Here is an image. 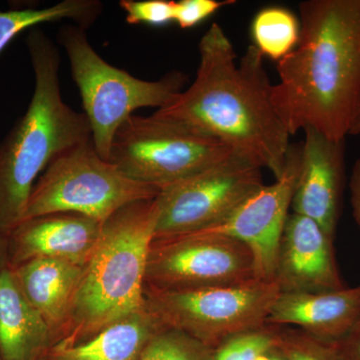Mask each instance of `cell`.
I'll return each mask as SVG.
<instances>
[{"mask_svg":"<svg viewBox=\"0 0 360 360\" xmlns=\"http://www.w3.org/2000/svg\"><path fill=\"white\" fill-rule=\"evenodd\" d=\"M158 203H130L105 220L58 345L89 340L110 324L146 307V266L155 238ZM54 345V347H56Z\"/></svg>","mask_w":360,"mask_h":360,"instance_id":"277c9868","label":"cell"},{"mask_svg":"<svg viewBox=\"0 0 360 360\" xmlns=\"http://www.w3.org/2000/svg\"><path fill=\"white\" fill-rule=\"evenodd\" d=\"M101 222L75 213H51L22 220L8 234V266L33 258H58L85 266L101 238Z\"/></svg>","mask_w":360,"mask_h":360,"instance_id":"5bb4252c","label":"cell"},{"mask_svg":"<svg viewBox=\"0 0 360 360\" xmlns=\"http://www.w3.org/2000/svg\"><path fill=\"white\" fill-rule=\"evenodd\" d=\"M8 266V238L0 231V274Z\"/></svg>","mask_w":360,"mask_h":360,"instance_id":"83f0119b","label":"cell"},{"mask_svg":"<svg viewBox=\"0 0 360 360\" xmlns=\"http://www.w3.org/2000/svg\"><path fill=\"white\" fill-rule=\"evenodd\" d=\"M276 347L286 360H342L331 343L291 326H277Z\"/></svg>","mask_w":360,"mask_h":360,"instance_id":"603a6c76","label":"cell"},{"mask_svg":"<svg viewBox=\"0 0 360 360\" xmlns=\"http://www.w3.org/2000/svg\"><path fill=\"white\" fill-rule=\"evenodd\" d=\"M234 0H180L175 1L174 22L182 30H188L203 22L224 6H231Z\"/></svg>","mask_w":360,"mask_h":360,"instance_id":"d4e9b609","label":"cell"},{"mask_svg":"<svg viewBox=\"0 0 360 360\" xmlns=\"http://www.w3.org/2000/svg\"><path fill=\"white\" fill-rule=\"evenodd\" d=\"M214 350L182 331L162 326L148 341L141 360H213Z\"/></svg>","mask_w":360,"mask_h":360,"instance_id":"44dd1931","label":"cell"},{"mask_svg":"<svg viewBox=\"0 0 360 360\" xmlns=\"http://www.w3.org/2000/svg\"><path fill=\"white\" fill-rule=\"evenodd\" d=\"M39 360H47L46 359H45V357H42V359H40Z\"/></svg>","mask_w":360,"mask_h":360,"instance_id":"4dcf8cb0","label":"cell"},{"mask_svg":"<svg viewBox=\"0 0 360 360\" xmlns=\"http://www.w3.org/2000/svg\"><path fill=\"white\" fill-rule=\"evenodd\" d=\"M257 360H286L283 354L279 352L278 348L274 347L269 349V352H264V354L260 355Z\"/></svg>","mask_w":360,"mask_h":360,"instance_id":"f1b7e54d","label":"cell"},{"mask_svg":"<svg viewBox=\"0 0 360 360\" xmlns=\"http://www.w3.org/2000/svg\"><path fill=\"white\" fill-rule=\"evenodd\" d=\"M304 132L302 168L291 208L314 220L335 239L345 186V139L331 141L309 127Z\"/></svg>","mask_w":360,"mask_h":360,"instance_id":"4fadbf2b","label":"cell"},{"mask_svg":"<svg viewBox=\"0 0 360 360\" xmlns=\"http://www.w3.org/2000/svg\"><path fill=\"white\" fill-rule=\"evenodd\" d=\"M160 193L104 160L90 141L51 161L33 186L23 220L63 212L103 224L124 206L155 200Z\"/></svg>","mask_w":360,"mask_h":360,"instance_id":"8992f818","label":"cell"},{"mask_svg":"<svg viewBox=\"0 0 360 360\" xmlns=\"http://www.w3.org/2000/svg\"><path fill=\"white\" fill-rule=\"evenodd\" d=\"M359 317L360 284L321 292H281L266 323L291 326L316 340L333 343L347 335Z\"/></svg>","mask_w":360,"mask_h":360,"instance_id":"9a60e30c","label":"cell"},{"mask_svg":"<svg viewBox=\"0 0 360 360\" xmlns=\"http://www.w3.org/2000/svg\"><path fill=\"white\" fill-rule=\"evenodd\" d=\"M277 326L262 328L232 336L214 350L213 360H257L276 347Z\"/></svg>","mask_w":360,"mask_h":360,"instance_id":"7402d4cb","label":"cell"},{"mask_svg":"<svg viewBox=\"0 0 360 360\" xmlns=\"http://www.w3.org/2000/svg\"><path fill=\"white\" fill-rule=\"evenodd\" d=\"M302 144H290L283 174L205 232L238 239L252 252L260 281H274L277 255L302 168Z\"/></svg>","mask_w":360,"mask_h":360,"instance_id":"8fae6325","label":"cell"},{"mask_svg":"<svg viewBox=\"0 0 360 360\" xmlns=\"http://www.w3.org/2000/svg\"><path fill=\"white\" fill-rule=\"evenodd\" d=\"M11 269L28 302L51 329L54 347L65 335L84 267L58 258L39 257Z\"/></svg>","mask_w":360,"mask_h":360,"instance_id":"2e32d148","label":"cell"},{"mask_svg":"<svg viewBox=\"0 0 360 360\" xmlns=\"http://www.w3.org/2000/svg\"><path fill=\"white\" fill-rule=\"evenodd\" d=\"M274 283L281 293L345 288L336 264L333 238L314 220L295 212L288 215L279 245Z\"/></svg>","mask_w":360,"mask_h":360,"instance_id":"7c38bea8","label":"cell"},{"mask_svg":"<svg viewBox=\"0 0 360 360\" xmlns=\"http://www.w3.org/2000/svg\"><path fill=\"white\" fill-rule=\"evenodd\" d=\"M198 52L193 84L153 115L210 135L278 179L290 135L272 104L264 56L251 44L238 63L233 44L217 22L201 37Z\"/></svg>","mask_w":360,"mask_h":360,"instance_id":"6da1fadb","label":"cell"},{"mask_svg":"<svg viewBox=\"0 0 360 360\" xmlns=\"http://www.w3.org/2000/svg\"><path fill=\"white\" fill-rule=\"evenodd\" d=\"M53 345L51 329L7 266L0 274V359L39 360Z\"/></svg>","mask_w":360,"mask_h":360,"instance_id":"e0dca14e","label":"cell"},{"mask_svg":"<svg viewBox=\"0 0 360 360\" xmlns=\"http://www.w3.org/2000/svg\"><path fill=\"white\" fill-rule=\"evenodd\" d=\"M26 44L34 91L25 115L0 141V231L7 236L22 221L33 186L51 161L92 141L86 116L61 96L58 46L37 27Z\"/></svg>","mask_w":360,"mask_h":360,"instance_id":"3957f363","label":"cell"},{"mask_svg":"<svg viewBox=\"0 0 360 360\" xmlns=\"http://www.w3.org/2000/svg\"><path fill=\"white\" fill-rule=\"evenodd\" d=\"M350 203L352 215L360 229V158L355 161L349 179Z\"/></svg>","mask_w":360,"mask_h":360,"instance_id":"4316f807","label":"cell"},{"mask_svg":"<svg viewBox=\"0 0 360 360\" xmlns=\"http://www.w3.org/2000/svg\"><path fill=\"white\" fill-rule=\"evenodd\" d=\"M0 360H1V359H0Z\"/></svg>","mask_w":360,"mask_h":360,"instance_id":"1f68e13d","label":"cell"},{"mask_svg":"<svg viewBox=\"0 0 360 360\" xmlns=\"http://www.w3.org/2000/svg\"><path fill=\"white\" fill-rule=\"evenodd\" d=\"M262 170L234 155L161 189L156 198L153 239L205 231L222 224L264 186Z\"/></svg>","mask_w":360,"mask_h":360,"instance_id":"9c48e42d","label":"cell"},{"mask_svg":"<svg viewBox=\"0 0 360 360\" xmlns=\"http://www.w3.org/2000/svg\"><path fill=\"white\" fill-rule=\"evenodd\" d=\"M251 35L253 45L262 56L278 63L300 42V20L284 7H265L255 14L251 23Z\"/></svg>","mask_w":360,"mask_h":360,"instance_id":"ffe728a7","label":"cell"},{"mask_svg":"<svg viewBox=\"0 0 360 360\" xmlns=\"http://www.w3.org/2000/svg\"><path fill=\"white\" fill-rule=\"evenodd\" d=\"M281 290L274 281L195 290L144 288L146 309L163 328L217 349L225 340L266 323Z\"/></svg>","mask_w":360,"mask_h":360,"instance_id":"ba28073f","label":"cell"},{"mask_svg":"<svg viewBox=\"0 0 360 360\" xmlns=\"http://www.w3.org/2000/svg\"><path fill=\"white\" fill-rule=\"evenodd\" d=\"M234 155L186 125L155 115H131L116 131L108 161L129 179L161 191Z\"/></svg>","mask_w":360,"mask_h":360,"instance_id":"52a82bcc","label":"cell"},{"mask_svg":"<svg viewBox=\"0 0 360 360\" xmlns=\"http://www.w3.org/2000/svg\"><path fill=\"white\" fill-rule=\"evenodd\" d=\"M300 22L297 46L277 63L272 104L290 135L309 127L343 141L360 106V0L302 1Z\"/></svg>","mask_w":360,"mask_h":360,"instance_id":"7a4b0ae2","label":"cell"},{"mask_svg":"<svg viewBox=\"0 0 360 360\" xmlns=\"http://www.w3.org/2000/svg\"><path fill=\"white\" fill-rule=\"evenodd\" d=\"M342 360H360V317L347 335L331 343Z\"/></svg>","mask_w":360,"mask_h":360,"instance_id":"484cf974","label":"cell"},{"mask_svg":"<svg viewBox=\"0 0 360 360\" xmlns=\"http://www.w3.org/2000/svg\"><path fill=\"white\" fill-rule=\"evenodd\" d=\"M118 4L129 25L165 26L174 22L172 0H120Z\"/></svg>","mask_w":360,"mask_h":360,"instance_id":"cb8c5ba5","label":"cell"},{"mask_svg":"<svg viewBox=\"0 0 360 360\" xmlns=\"http://www.w3.org/2000/svg\"><path fill=\"white\" fill-rule=\"evenodd\" d=\"M360 134V106L359 110L357 111V115L355 116L354 124H352V129H350L349 135Z\"/></svg>","mask_w":360,"mask_h":360,"instance_id":"f546056e","label":"cell"},{"mask_svg":"<svg viewBox=\"0 0 360 360\" xmlns=\"http://www.w3.org/2000/svg\"><path fill=\"white\" fill-rule=\"evenodd\" d=\"M103 11V4L99 0H63L44 8L0 11V53L16 35L27 28L68 20L86 30Z\"/></svg>","mask_w":360,"mask_h":360,"instance_id":"d6986e66","label":"cell"},{"mask_svg":"<svg viewBox=\"0 0 360 360\" xmlns=\"http://www.w3.org/2000/svg\"><path fill=\"white\" fill-rule=\"evenodd\" d=\"M162 326L144 307L110 324L89 340L77 345H56L47 360H141L148 341Z\"/></svg>","mask_w":360,"mask_h":360,"instance_id":"ac0fdd59","label":"cell"},{"mask_svg":"<svg viewBox=\"0 0 360 360\" xmlns=\"http://www.w3.org/2000/svg\"><path fill=\"white\" fill-rule=\"evenodd\" d=\"M255 257L238 240L198 231L153 239L149 248L146 288L195 290L257 281Z\"/></svg>","mask_w":360,"mask_h":360,"instance_id":"30bf717a","label":"cell"},{"mask_svg":"<svg viewBox=\"0 0 360 360\" xmlns=\"http://www.w3.org/2000/svg\"><path fill=\"white\" fill-rule=\"evenodd\" d=\"M58 41L79 89L94 148L104 160L108 161L116 131L135 110L165 108L179 96L186 82L179 71L148 82L110 65L89 44L86 30L75 25H63Z\"/></svg>","mask_w":360,"mask_h":360,"instance_id":"5b68a950","label":"cell"}]
</instances>
